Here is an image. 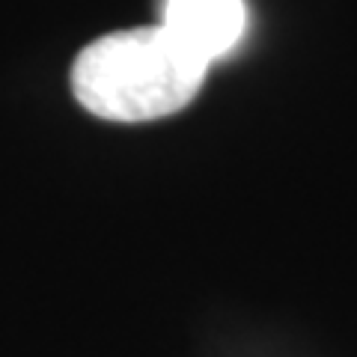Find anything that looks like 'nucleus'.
<instances>
[{
    "label": "nucleus",
    "mask_w": 357,
    "mask_h": 357,
    "mask_svg": "<svg viewBox=\"0 0 357 357\" xmlns=\"http://www.w3.org/2000/svg\"><path fill=\"white\" fill-rule=\"evenodd\" d=\"M208 63L164 24L110 33L77 54L75 96L89 114L114 122H146L182 110L203 86Z\"/></svg>",
    "instance_id": "nucleus-1"
},
{
    "label": "nucleus",
    "mask_w": 357,
    "mask_h": 357,
    "mask_svg": "<svg viewBox=\"0 0 357 357\" xmlns=\"http://www.w3.org/2000/svg\"><path fill=\"white\" fill-rule=\"evenodd\" d=\"M244 0H167L164 27L199 60L223 57L244 33Z\"/></svg>",
    "instance_id": "nucleus-2"
}]
</instances>
